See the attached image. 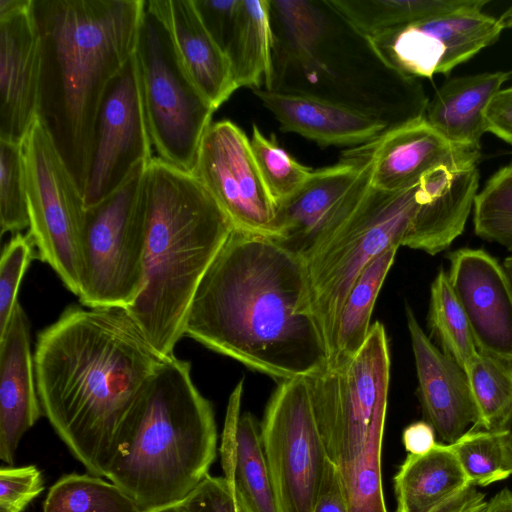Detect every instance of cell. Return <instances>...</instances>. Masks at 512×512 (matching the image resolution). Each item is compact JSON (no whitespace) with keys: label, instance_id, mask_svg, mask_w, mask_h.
I'll list each match as a JSON object with an SVG mask.
<instances>
[{"label":"cell","instance_id":"obj_2","mask_svg":"<svg viewBox=\"0 0 512 512\" xmlns=\"http://www.w3.org/2000/svg\"><path fill=\"white\" fill-rule=\"evenodd\" d=\"M43 414L89 474L105 477L143 393L166 360L124 308L69 306L37 336Z\"/></svg>","mask_w":512,"mask_h":512},{"label":"cell","instance_id":"obj_6","mask_svg":"<svg viewBox=\"0 0 512 512\" xmlns=\"http://www.w3.org/2000/svg\"><path fill=\"white\" fill-rule=\"evenodd\" d=\"M213 407L188 361L165 360L148 383L106 478L143 512L175 505L209 475L216 458Z\"/></svg>","mask_w":512,"mask_h":512},{"label":"cell","instance_id":"obj_45","mask_svg":"<svg viewBox=\"0 0 512 512\" xmlns=\"http://www.w3.org/2000/svg\"><path fill=\"white\" fill-rule=\"evenodd\" d=\"M435 430L427 421H417L403 431V444L409 454L419 455L430 451L435 441Z\"/></svg>","mask_w":512,"mask_h":512},{"label":"cell","instance_id":"obj_11","mask_svg":"<svg viewBox=\"0 0 512 512\" xmlns=\"http://www.w3.org/2000/svg\"><path fill=\"white\" fill-rule=\"evenodd\" d=\"M22 144L28 235L40 260L47 263L67 289L78 296L86 211L83 194L38 117Z\"/></svg>","mask_w":512,"mask_h":512},{"label":"cell","instance_id":"obj_15","mask_svg":"<svg viewBox=\"0 0 512 512\" xmlns=\"http://www.w3.org/2000/svg\"><path fill=\"white\" fill-rule=\"evenodd\" d=\"M152 142L147 124L136 53L109 86L99 108L83 199L96 205L117 191L141 164Z\"/></svg>","mask_w":512,"mask_h":512},{"label":"cell","instance_id":"obj_33","mask_svg":"<svg viewBox=\"0 0 512 512\" xmlns=\"http://www.w3.org/2000/svg\"><path fill=\"white\" fill-rule=\"evenodd\" d=\"M466 375L479 412L477 428L493 430L512 405V360L478 350Z\"/></svg>","mask_w":512,"mask_h":512},{"label":"cell","instance_id":"obj_37","mask_svg":"<svg viewBox=\"0 0 512 512\" xmlns=\"http://www.w3.org/2000/svg\"><path fill=\"white\" fill-rule=\"evenodd\" d=\"M1 234L29 228L25 162L22 143L0 140Z\"/></svg>","mask_w":512,"mask_h":512},{"label":"cell","instance_id":"obj_39","mask_svg":"<svg viewBox=\"0 0 512 512\" xmlns=\"http://www.w3.org/2000/svg\"><path fill=\"white\" fill-rule=\"evenodd\" d=\"M34 247L28 233H16L3 248L0 260V337L19 303L20 283L34 256Z\"/></svg>","mask_w":512,"mask_h":512},{"label":"cell","instance_id":"obj_28","mask_svg":"<svg viewBox=\"0 0 512 512\" xmlns=\"http://www.w3.org/2000/svg\"><path fill=\"white\" fill-rule=\"evenodd\" d=\"M225 52L238 88L270 90L273 33L269 0H239Z\"/></svg>","mask_w":512,"mask_h":512},{"label":"cell","instance_id":"obj_46","mask_svg":"<svg viewBox=\"0 0 512 512\" xmlns=\"http://www.w3.org/2000/svg\"><path fill=\"white\" fill-rule=\"evenodd\" d=\"M486 504L484 494L470 486L431 512H483Z\"/></svg>","mask_w":512,"mask_h":512},{"label":"cell","instance_id":"obj_22","mask_svg":"<svg viewBox=\"0 0 512 512\" xmlns=\"http://www.w3.org/2000/svg\"><path fill=\"white\" fill-rule=\"evenodd\" d=\"M43 413L36 386L29 325L17 304L0 337V458L12 465L23 435Z\"/></svg>","mask_w":512,"mask_h":512},{"label":"cell","instance_id":"obj_35","mask_svg":"<svg viewBox=\"0 0 512 512\" xmlns=\"http://www.w3.org/2000/svg\"><path fill=\"white\" fill-rule=\"evenodd\" d=\"M384 428L373 431L363 453L354 464L339 470L349 512H388L381 472Z\"/></svg>","mask_w":512,"mask_h":512},{"label":"cell","instance_id":"obj_49","mask_svg":"<svg viewBox=\"0 0 512 512\" xmlns=\"http://www.w3.org/2000/svg\"><path fill=\"white\" fill-rule=\"evenodd\" d=\"M512 287V254L505 258L502 264Z\"/></svg>","mask_w":512,"mask_h":512},{"label":"cell","instance_id":"obj_10","mask_svg":"<svg viewBox=\"0 0 512 512\" xmlns=\"http://www.w3.org/2000/svg\"><path fill=\"white\" fill-rule=\"evenodd\" d=\"M136 56L152 146L160 159L191 172L216 109L184 71L167 29L147 6Z\"/></svg>","mask_w":512,"mask_h":512},{"label":"cell","instance_id":"obj_25","mask_svg":"<svg viewBox=\"0 0 512 512\" xmlns=\"http://www.w3.org/2000/svg\"><path fill=\"white\" fill-rule=\"evenodd\" d=\"M243 388L241 379L228 400L220 446L223 477L253 512H278L260 424L251 413H241Z\"/></svg>","mask_w":512,"mask_h":512},{"label":"cell","instance_id":"obj_17","mask_svg":"<svg viewBox=\"0 0 512 512\" xmlns=\"http://www.w3.org/2000/svg\"><path fill=\"white\" fill-rule=\"evenodd\" d=\"M40 74L32 0H0V140L24 141L38 117Z\"/></svg>","mask_w":512,"mask_h":512},{"label":"cell","instance_id":"obj_34","mask_svg":"<svg viewBox=\"0 0 512 512\" xmlns=\"http://www.w3.org/2000/svg\"><path fill=\"white\" fill-rule=\"evenodd\" d=\"M475 234L512 252V162L497 170L476 195Z\"/></svg>","mask_w":512,"mask_h":512},{"label":"cell","instance_id":"obj_27","mask_svg":"<svg viewBox=\"0 0 512 512\" xmlns=\"http://www.w3.org/2000/svg\"><path fill=\"white\" fill-rule=\"evenodd\" d=\"M395 512H431L473 486L451 444L408 454L394 476Z\"/></svg>","mask_w":512,"mask_h":512},{"label":"cell","instance_id":"obj_1","mask_svg":"<svg viewBox=\"0 0 512 512\" xmlns=\"http://www.w3.org/2000/svg\"><path fill=\"white\" fill-rule=\"evenodd\" d=\"M185 335L279 382L329 367L305 261L235 228L196 291Z\"/></svg>","mask_w":512,"mask_h":512},{"label":"cell","instance_id":"obj_20","mask_svg":"<svg viewBox=\"0 0 512 512\" xmlns=\"http://www.w3.org/2000/svg\"><path fill=\"white\" fill-rule=\"evenodd\" d=\"M405 310L423 413L441 439L452 444L480 420L468 377L455 360L432 343L410 306Z\"/></svg>","mask_w":512,"mask_h":512},{"label":"cell","instance_id":"obj_26","mask_svg":"<svg viewBox=\"0 0 512 512\" xmlns=\"http://www.w3.org/2000/svg\"><path fill=\"white\" fill-rule=\"evenodd\" d=\"M511 76L512 71H496L449 79L427 102L424 116L451 143L481 149L484 111Z\"/></svg>","mask_w":512,"mask_h":512},{"label":"cell","instance_id":"obj_38","mask_svg":"<svg viewBox=\"0 0 512 512\" xmlns=\"http://www.w3.org/2000/svg\"><path fill=\"white\" fill-rule=\"evenodd\" d=\"M451 445L473 486H487L511 475L495 430L471 427Z\"/></svg>","mask_w":512,"mask_h":512},{"label":"cell","instance_id":"obj_44","mask_svg":"<svg viewBox=\"0 0 512 512\" xmlns=\"http://www.w3.org/2000/svg\"><path fill=\"white\" fill-rule=\"evenodd\" d=\"M312 512H349L340 471L330 459Z\"/></svg>","mask_w":512,"mask_h":512},{"label":"cell","instance_id":"obj_3","mask_svg":"<svg viewBox=\"0 0 512 512\" xmlns=\"http://www.w3.org/2000/svg\"><path fill=\"white\" fill-rule=\"evenodd\" d=\"M41 42L38 118L82 194L103 98L136 53L145 0H32Z\"/></svg>","mask_w":512,"mask_h":512},{"label":"cell","instance_id":"obj_31","mask_svg":"<svg viewBox=\"0 0 512 512\" xmlns=\"http://www.w3.org/2000/svg\"><path fill=\"white\" fill-rule=\"evenodd\" d=\"M427 320L430 336L439 349L466 372L478 349L466 314L442 268L431 284Z\"/></svg>","mask_w":512,"mask_h":512},{"label":"cell","instance_id":"obj_32","mask_svg":"<svg viewBox=\"0 0 512 512\" xmlns=\"http://www.w3.org/2000/svg\"><path fill=\"white\" fill-rule=\"evenodd\" d=\"M43 512H143L121 488L91 474H68L51 486Z\"/></svg>","mask_w":512,"mask_h":512},{"label":"cell","instance_id":"obj_29","mask_svg":"<svg viewBox=\"0 0 512 512\" xmlns=\"http://www.w3.org/2000/svg\"><path fill=\"white\" fill-rule=\"evenodd\" d=\"M397 250L391 248L371 261L351 287L339 316L329 367L348 361L366 341L377 296L394 263Z\"/></svg>","mask_w":512,"mask_h":512},{"label":"cell","instance_id":"obj_4","mask_svg":"<svg viewBox=\"0 0 512 512\" xmlns=\"http://www.w3.org/2000/svg\"><path fill=\"white\" fill-rule=\"evenodd\" d=\"M270 90L315 97L373 115L389 128L424 114L417 81L389 67L327 0H269Z\"/></svg>","mask_w":512,"mask_h":512},{"label":"cell","instance_id":"obj_48","mask_svg":"<svg viewBox=\"0 0 512 512\" xmlns=\"http://www.w3.org/2000/svg\"><path fill=\"white\" fill-rule=\"evenodd\" d=\"M483 512H512V491L504 488L486 504Z\"/></svg>","mask_w":512,"mask_h":512},{"label":"cell","instance_id":"obj_13","mask_svg":"<svg viewBox=\"0 0 512 512\" xmlns=\"http://www.w3.org/2000/svg\"><path fill=\"white\" fill-rule=\"evenodd\" d=\"M488 3L472 0L459 10L415 21L369 40L384 62L408 79L447 75L512 27V8L496 18L483 12Z\"/></svg>","mask_w":512,"mask_h":512},{"label":"cell","instance_id":"obj_42","mask_svg":"<svg viewBox=\"0 0 512 512\" xmlns=\"http://www.w3.org/2000/svg\"><path fill=\"white\" fill-rule=\"evenodd\" d=\"M193 3L203 25L225 52L233 30L239 0H193Z\"/></svg>","mask_w":512,"mask_h":512},{"label":"cell","instance_id":"obj_8","mask_svg":"<svg viewBox=\"0 0 512 512\" xmlns=\"http://www.w3.org/2000/svg\"><path fill=\"white\" fill-rule=\"evenodd\" d=\"M307 379L327 456L344 470L359 459L373 431L385 427L390 353L384 325L374 322L348 361Z\"/></svg>","mask_w":512,"mask_h":512},{"label":"cell","instance_id":"obj_23","mask_svg":"<svg viewBox=\"0 0 512 512\" xmlns=\"http://www.w3.org/2000/svg\"><path fill=\"white\" fill-rule=\"evenodd\" d=\"M252 92L273 114L282 132L299 134L322 148L362 146L389 129L373 115L327 100L266 89Z\"/></svg>","mask_w":512,"mask_h":512},{"label":"cell","instance_id":"obj_19","mask_svg":"<svg viewBox=\"0 0 512 512\" xmlns=\"http://www.w3.org/2000/svg\"><path fill=\"white\" fill-rule=\"evenodd\" d=\"M358 147L370 158L372 186L384 191L412 186L438 166L477 164L481 156V149L448 141L424 114L389 128Z\"/></svg>","mask_w":512,"mask_h":512},{"label":"cell","instance_id":"obj_47","mask_svg":"<svg viewBox=\"0 0 512 512\" xmlns=\"http://www.w3.org/2000/svg\"><path fill=\"white\" fill-rule=\"evenodd\" d=\"M493 430L498 433L506 468L512 474V405Z\"/></svg>","mask_w":512,"mask_h":512},{"label":"cell","instance_id":"obj_5","mask_svg":"<svg viewBox=\"0 0 512 512\" xmlns=\"http://www.w3.org/2000/svg\"><path fill=\"white\" fill-rule=\"evenodd\" d=\"M144 285L124 308L164 359L185 335L196 291L234 226L191 172L158 156L147 165Z\"/></svg>","mask_w":512,"mask_h":512},{"label":"cell","instance_id":"obj_36","mask_svg":"<svg viewBox=\"0 0 512 512\" xmlns=\"http://www.w3.org/2000/svg\"><path fill=\"white\" fill-rule=\"evenodd\" d=\"M253 155L264 182L276 205L297 193L310 179L313 171L281 148L275 137H266L253 125L250 139Z\"/></svg>","mask_w":512,"mask_h":512},{"label":"cell","instance_id":"obj_7","mask_svg":"<svg viewBox=\"0 0 512 512\" xmlns=\"http://www.w3.org/2000/svg\"><path fill=\"white\" fill-rule=\"evenodd\" d=\"M418 187L419 181L396 191L371 185L348 219L305 261L314 313L330 358L339 316L351 287L371 261L402 246L418 207Z\"/></svg>","mask_w":512,"mask_h":512},{"label":"cell","instance_id":"obj_40","mask_svg":"<svg viewBox=\"0 0 512 512\" xmlns=\"http://www.w3.org/2000/svg\"><path fill=\"white\" fill-rule=\"evenodd\" d=\"M176 505L180 512H253L224 477L211 475Z\"/></svg>","mask_w":512,"mask_h":512},{"label":"cell","instance_id":"obj_50","mask_svg":"<svg viewBox=\"0 0 512 512\" xmlns=\"http://www.w3.org/2000/svg\"><path fill=\"white\" fill-rule=\"evenodd\" d=\"M152 512H180L177 505H172V506H169V507H166V508H162V509H158V510H155V511H152Z\"/></svg>","mask_w":512,"mask_h":512},{"label":"cell","instance_id":"obj_18","mask_svg":"<svg viewBox=\"0 0 512 512\" xmlns=\"http://www.w3.org/2000/svg\"><path fill=\"white\" fill-rule=\"evenodd\" d=\"M448 279L481 352L512 360V287L503 266L483 249L449 254Z\"/></svg>","mask_w":512,"mask_h":512},{"label":"cell","instance_id":"obj_43","mask_svg":"<svg viewBox=\"0 0 512 512\" xmlns=\"http://www.w3.org/2000/svg\"><path fill=\"white\" fill-rule=\"evenodd\" d=\"M486 132L512 145V86L501 88L490 100L485 111Z\"/></svg>","mask_w":512,"mask_h":512},{"label":"cell","instance_id":"obj_21","mask_svg":"<svg viewBox=\"0 0 512 512\" xmlns=\"http://www.w3.org/2000/svg\"><path fill=\"white\" fill-rule=\"evenodd\" d=\"M479 188L477 164L438 166L419 180L418 207L402 246L435 255L459 237Z\"/></svg>","mask_w":512,"mask_h":512},{"label":"cell","instance_id":"obj_9","mask_svg":"<svg viewBox=\"0 0 512 512\" xmlns=\"http://www.w3.org/2000/svg\"><path fill=\"white\" fill-rule=\"evenodd\" d=\"M148 164L139 165L112 195L86 208L78 295L86 307L126 308L143 288L146 254L143 182Z\"/></svg>","mask_w":512,"mask_h":512},{"label":"cell","instance_id":"obj_30","mask_svg":"<svg viewBox=\"0 0 512 512\" xmlns=\"http://www.w3.org/2000/svg\"><path fill=\"white\" fill-rule=\"evenodd\" d=\"M357 32L372 39L425 18L453 12L472 0H327Z\"/></svg>","mask_w":512,"mask_h":512},{"label":"cell","instance_id":"obj_14","mask_svg":"<svg viewBox=\"0 0 512 512\" xmlns=\"http://www.w3.org/2000/svg\"><path fill=\"white\" fill-rule=\"evenodd\" d=\"M371 161L360 148L313 171L292 197L277 204L272 239L308 260L348 219L371 187Z\"/></svg>","mask_w":512,"mask_h":512},{"label":"cell","instance_id":"obj_41","mask_svg":"<svg viewBox=\"0 0 512 512\" xmlns=\"http://www.w3.org/2000/svg\"><path fill=\"white\" fill-rule=\"evenodd\" d=\"M44 490L41 471L34 465L0 469V512H23Z\"/></svg>","mask_w":512,"mask_h":512},{"label":"cell","instance_id":"obj_12","mask_svg":"<svg viewBox=\"0 0 512 512\" xmlns=\"http://www.w3.org/2000/svg\"><path fill=\"white\" fill-rule=\"evenodd\" d=\"M260 433L278 512H312L329 458L307 378L279 382Z\"/></svg>","mask_w":512,"mask_h":512},{"label":"cell","instance_id":"obj_24","mask_svg":"<svg viewBox=\"0 0 512 512\" xmlns=\"http://www.w3.org/2000/svg\"><path fill=\"white\" fill-rule=\"evenodd\" d=\"M167 29L179 62L217 110L238 89L227 54L203 25L193 0H148Z\"/></svg>","mask_w":512,"mask_h":512},{"label":"cell","instance_id":"obj_16","mask_svg":"<svg viewBox=\"0 0 512 512\" xmlns=\"http://www.w3.org/2000/svg\"><path fill=\"white\" fill-rule=\"evenodd\" d=\"M235 229L272 238L277 205L246 133L230 120L212 122L191 171Z\"/></svg>","mask_w":512,"mask_h":512}]
</instances>
